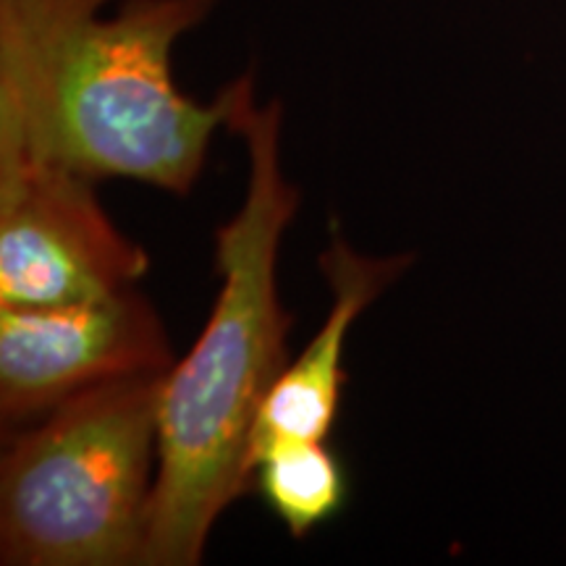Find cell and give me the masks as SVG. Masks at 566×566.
<instances>
[{"label":"cell","instance_id":"cell-3","mask_svg":"<svg viewBox=\"0 0 566 566\" xmlns=\"http://www.w3.org/2000/svg\"><path fill=\"white\" fill-rule=\"evenodd\" d=\"M163 375L95 386L13 433L0 464V562L142 566Z\"/></svg>","mask_w":566,"mask_h":566},{"label":"cell","instance_id":"cell-6","mask_svg":"<svg viewBox=\"0 0 566 566\" xmlns=\"http://www.w3.org/2000/svg\"><path fill=\"white\" fill-rule=\"evenodd\" d=\"M409 265V254H359L346 242L338 223H331V242L321 254V271L334 300L317 334L294 363L283 367L260 407L250 441V480L254 459L275 443L328 441L342 409L344 354L352 325Z\"/></svg>","mask_w":566,"mask_h":566},{"label":"cell","instance_id":"cell-5","mask_svg":"<svg viewBox=\"0 0 566 566\" xmlns=\"http://www.w3.org/2000/svg\"><path fill=\"white\" fill-rule=\"evenodd\" d=\"M174 367L166 325L137 286L95 300L0 304V420L19 430L71 396Z\"/></svg>","mask_w":566,"mask_h":566},{"label":"cell","instance_id":"cell-7","mask_svg":"<svg viewBox=\"0 0 566 566\" xmlns=\"http://www.w3.org/2000/svg\"><path fill=\"white\" fill-rule=\"evenodd\" d=\"M250 485L292 537H304L342 514L349 478L328 441H283L254 459Z\"/></svg>","mask_w":566,"mask_h":566},{"label":"cell","instance_id":"cell-1","mask_svg":"<svg viewBox=\"0 0 566 566\" xmlns=\"http://www.w3.org/2000/svg\"><path fill=\"white\" fill-rule=\"evenodd\" d=\"M221 0H0V155L189 195L237 87L184 95L174 48Z\"/></svg>","mask_w":566,"mask_h":566},{"label":"cell","instance_id":"cell-2","mask_svg":"<svg viewBox=\"0 0 566 566\" xmlns=\"http://www.w3.org/2000/svg\"><path fill=\"white\" fill-rule=\"evenodd\" d=\"M229 129L250 158L247 192L216 231L221 279L200 338L163 375L158 472L142 566H195L233 499L250 491V441L286 359L292 317L279 300L281 239L300 208L283 174L279 101H254L252 74L233 80Z\"/></svg>","mask_w":566,"mask_h":566},{"label":"cell","instance_id":"cell-4","mask_svg":"<svg viewBox=\"0 0 566 566\" xmlns=\"http://www.w3.org/2000/svg\"><path fill=\"white\" fill-rule=\"evenodd\" d=\"M150 258L111 221L95 181L59 160L0 155V304L42 307L137 286Z\"/></svg>","mask_w":566,"mask_h":566}]
</instances>
